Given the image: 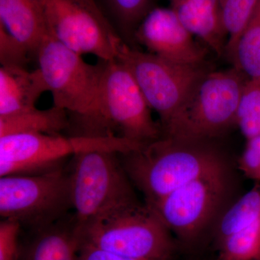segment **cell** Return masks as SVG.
<instances>
[{"label":"cell","instance_id":"cell-17","mask_svg":"<svg viewBox=\"0 0 260 260\" xmlns=\"http://www.w3.org/2000/svg\"><path fill=\"white\" fill-rule=\"evenodd\" d=\"M68 112L53 106L47 109L37 107L25 112L0 117V138L13 135L60 134L70 127Z\"/></svg>","mask_w":260,"mask_h":260},{"label":"cell","instance_id":"cell-20","mask_svg":"<svg viewBox=\"0 0 260 260\" xmlns=\"http://www.w3.org/2000/svg\"><path fill=\"white\" fill-rule=\"evenodd\" d=\"M260 217V189H254L240 198L222 218L219 226L220 240L250 225Z\"/></svg>","mask_w":260,"mask_h":260},{"label":"cell","instance_id":"cell-3","mask_svg":"<svg viewBox=\"0 0 260 260\" xmlns=\"http://www.w3.org/2000/svg\"><path fill=\"white\" fill-rule=\"evenodd\" d=\"M246 77L236 68L209 70L162 128V137L211 141L235 124Z\"/></svg>","mask_w":260,"mask_h":260},{"label":"cell","instance_id":"cell-2","mask_svg":"<svg viewBox=\"0 0 260 260\" xmlns=\"http://www.w3.org/2000/svg\"><path fill=\"white\" fill-rule=\"evenodd\" d=\"M120 154H78L68 169L72 208L78 228L103 221L140 203Z\"/></svg>","mask_w":260,"mask_h":260},{"label":"cell","instance_id":"cell-19","mask_svg":"<svg viewBox=\"0 0 260 260\" xmlns=\"http://www.w3.org/2000/svg\"><path fill=\"white\" fill-rule=\"evenodd\" d=\"M259 4L260 0H221L222 22L227 35L225 54L229 59Z\"/></svg>","mask_w":260,"mask_h":260},{"label":"cell","instance_id":"cell-1","mask_svg":"<svg viewBox=\"0 0 260 260\" xmlns=\"http://www.w3.org/2000/svg\"><path fill=\"white\" fill-rule=\"evenodd\" d=\"M210 142L162 137L120 158L133 184L151 205L198 178L225 169Z\"/></svg>","mask_w":260,"mask_h":260},{"label":"cell","instance_id":"cell-10","mask_svg":"<svg viewBox=\"0 0 260 260\" xmlns=\"http://www.w3.org/2000/svg\"><path fill=\"white\" fill-rule=\"evenodd\" d=\"M49 35L80 55L102 61L116 59L124 41L113 30L99 8L79 0H42Z\"/></svg>","mask_w":260,"mask_h":260},{"label":"cell","instance_id":"cell-7","mask_svg":"<svg viewBox=\"0 0 260 260\" xmlns=\"http://www.w3.org/2000/svg\"><path fill=\"white\" fill-rule=\"evenodd\" d=\"M77 230L80 242L129 259L172 260L175 250L170 230L146 203Z\"/></svg>","mask_w":260,"mask_h":260},{"label":"cell","instance_id":"cell-27","mask_svg":"<svg viewBox=\"0 0 260 260\" xmlns=\"http://www.w3.org/2000/svg\"><path fill=\"white\" fill-rule=\"evenodd\" d=\"M77 260H135L91 244L80 242Z\"/></svg>","mask_w":260,"mask_h":260},{"label":"cell","instance_id":"cell-6","mask_svg":"<svg viewBox=\"0 0 260 260\" xmlns=\"http://www.w3.org/2000/svg\"><path fill=\"white\" fill-rule=\"evenodd\" d=\"M72 208L68 169L62 166L34 174L0 178V215L32 232L68 215Z\"/></svg>","mask_w":260,"mask_h":260},{"label":"cell","instance_id":"cell-24","mask_svg":"<svg viewBox=\"0 0 260 260\" xmlns=\"http://www.w3.org/2000/svg\"><path fill=\"white\" fill-rule=\"evenodd\" d=\"M28 48L0 25V63L2 67L26 68L31 56Z\"/></svg>","mask_w":260,"mask_h":260},{"label":"cell","instance_id":"cell-15","mask_svg":"<svg viewBox=\"0 0 260 260\" xmlns=\"http://www.w3.org/2000/svg\"><path fill=\"white\" fill-rule=\"evenodd\" d=\"M48 92L40 70L29 71L14 67L0 68V117L36 108L43 94Z\"/></svg>","mask_w":260,"mask_h":260},{"label":"cell","instance_id":"cell-23","mask_svg":"<svg viewBox=\"0 0 260 260\" xmlns=\"http://www.w3.org/2000/svg\"><path fill=\"white\" fill-rule=\"evenodd\" d=\"M118 23L126 35L134 32L147 13L150 0H106Z\"/></svg>","mask_w":260,"mask_h":260},{"label":"cell","instance_id":"cell-5","mask_svg":"<svg viewBox=\"0 0 260 260\" xmlns=\"http://www.w3.org/2000/svg\"><path fill=\"white\" fill-rule=\"evenodd\" d=\"M143 145L117 135H9L0 138V177L44 172L80 153L106 151L123 155Z\"/></svg>","mask_w":260,"mask_h":260},{"label":"cell","instance_id":"cell-28","mask_svg":"<svg viewBox=\"0 0 260 260\" xmlns=\"http://www.w3.org/2000/svg\"><path fill=\"white\" fill-rule=\"evenodd\" d=\"M79 1L83 3L84 4L91 7V8H98L96 4H95V1H94V0H79Z\"/></svg>","mask_w":260,"mask_h":260},{"label":"cell","instance_id":"cell-13","mask_svg":"<svg viewBox=\"0 0 260 260\" xmlns=\"http://www.w3.org/2000/svg\"><path fill=\"white\" fill-rule=\"evenodd\" d=\"M181 23L218 55L225 54L227 35L221 15V0H170Z\"/></svg>","mask_w":260,"mask_h":260},{"label":"cell","instance_id":"cell-18","mask_svg":"<svg viewBox=\"0 0 260 260\" xmlns=\"http://www.w3.org/2000/svg\"><path fill=\"white\" fill-rule=\"evenodd\" d=\"M230 59L246 79L260 80V4L238 39Z\"/></svg>","mask_w":260,"mask_h":260},{"label":"cell","instance_id":"cell-14","mask_svg":"<svg viewBox=\"0 0 260 260\" xmlns=\"http://www.w3.org/2000/svg\"><path fill=\"white\" fill-rule=\"evenodd\" d=\"M0 25L34 56L50 36L42 0H0Z\"/></svg>","mask_w":260,"mask_h":260},{"label":"cell","instance_id":"cell-16","mask_svg":"<svg viewBox=\"0 0 260 260\" xmlns=\"http://www.w3.org/2000/svg\"><path fill=\"white\" fill-rule=\"evenodd\" d=\"M34 233L21 260H77L80 239L74 215Z\"/></svg>","mask_w":260,"mask_h":260},{"label":"cell","instance_id":"cell-21","mask_svg":"<svg viewBox=\"0 0 260 260\" xmlns=\"http://www.w3.org/2000/svg\"><path fill=\"white\" fill-rule=\"evenodd\" d=\"M219 260H256L260 258V217L254 223L222 241Z\"/></svg>","mask_w":260,"mask_h":260},{"label":"cell","instance_id":"cell-4","mask_svg":"<svg viewBox=\"0 0 260 260\" xmlns=\"http://www.w3.org/2000/svg\"><path fill=\"white\" fill-rule=\"evenodd\" d=\"M39 69L51 93L53 106L74 114L82 125L99 134V91L104 61L89 64L83 56L48 37L36 53Z\"/></svg>","mask_w":260,"mask_h":260},{"label":"cell","instance_id":"cell-8","mask_svg":"<svg viewBox=\"0 0 260 260\" xmlns=\"http://www.w3.org/2000/svg\"><path fill=\"white\" fill-rule=\"evenodd\" d=\"M134 77L124 64L104 61L99 91V129L102 135H116L141 145L162 137L161 126Z\"/></svg>","mask_w":260,"mask_h":260},{"label":"cell","instance_id":"cell-22","mask_svg":"<svg viewBox=\"0 0 260 260\" xmlns=\"http://www.w3.org/2000/svg\"><path fill=\"white\" fill-rule=\"evenodd\" d=\"M235 124L246 140L260 135V80H246L238 106Z\"/></svg>","mask_w":260,"mask_h":260},{"label":"cell","instance_id":"cell-11","mask_svg":"<svg viewBox=\"0 0 260 260\" xmlns=\"http://www.w3.org/2000/svg\"><path fill=\"white\" fill-rule=\"evenodd\" d=\"M226 185L224 169L198 178L148 205L170 232L189 242L199 235L213 216Z\"/></svg>","mask_w":260,"mask_h":260},{"label":"cell","instance_id":"cell-25","mask_svg":"<svg viewBox=\"0 0 260 260\" xmlns=\"http://www.w3.org/2000/svg\"><path fill=\"white\" fill-rule=\"evenodd\" d=\"M21 225L9 219L0 222V260H21L23 248L20 245Z\"/></svg>","mask_w":260,"mask_h":260},{"label":"cell","instance_id":"cell-26","mask_svg":"<svg viewBox=\"0 0 260 260\" xmlns=\"http://www.w3.org/2000/svg\"><path fill=\"white\" fill-rule=\"evenodd\" d=\"M239 164L246 177L260 181V135L247 140Z\"/></svg>","mask_w":260,"mask_h":260},{"label":"cell","instance_id":"cell-12","mask_svg":"<svg viewBox=\"0 0 260 260\" xmlns=\"http://www.w3.org/2000/svg\"><path fill=\"white\" fill-rule=\"evenodd\" d=\"M148 52L183 64H205L207 50L181 23L172 8L150 10L134 32Z\"/></svg>","mask_w":260,"mask_h":260},{"label":"cell","instance_id":"cell-9","mask_svg":"<svg viewBox=\"0 0 260 260\" xmlns=\"http://www.w3.org/2000/svg\"><path fill=\"white\" fill-rule=\"evenodd\" d=\"M117 60L126 67L139 85L149 107L164 127L180 107L195 84L209 69L203 65L183 64L162 59L148 51L133 49L123 42Z\"/></svg>","mask_w":260,"mask_h":260}]
</instances>
